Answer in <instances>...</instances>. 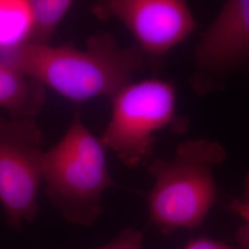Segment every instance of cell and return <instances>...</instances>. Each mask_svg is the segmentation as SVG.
Listing matches in <instances>:
<instances>
[{
	"label": "cell",
	"mask_w": 249,
	"mask_h": 249,
	"mask_svg": "<svg viewBox=\"0 0 249 249\" xmlns=\"http://www.w3.org/2000/svg\"><path fill=\"white\" fill-rule=\"evenodd\" d=\"M150 59L137 45L122 47L109 32L90 36L84 48L24 44L0 53V61L76 104L112 97Z\"/></svg>",
	"instance_id": "cell-1"
},
{
	"label": "cell",
	"mask_w": 249,
	"mask_h": 249,
	"mask_svg": "<svg viewBox=\"0 0 249 249\" xmlns=\"http://www.w3.org/2000/svg\"><path fill=\"white\" fill-rule=\"evenodd\" d=\"M226 155L221 143L196 139L179 143L169 159L149 161L155 181L147 196L150 218L160 231L171 233L202 224L217 198L214 169Z\"/></svg>",
	"instance_id": "cell-2"
},
{
	"label": "cell",
	"mask_w": 249,
	"mask_h": 249,
	"mask_svg": "<svg viewBox=\"0 0 249 249\" xmlns=\"http://www.w3.org/2000/svg\"><path fill=\"white\" fill-rule=\"evenodd\" d=\"M43 181L48 198L70 223L89 226L103 213V194L116 183L107 149L84 124L80 110L61 140L45 151Z\"/></svg>",
	"instance_id": "cell-3"
},
{
	"label": "cell",
	"mask_w": 249,
	"mask_h": 249,
	"mask_svg": "<svg viewBox=\"0 0 249 249\" xmlns=\"http://www.w3.org/2000/svg\"><path fill=\"white\" fill-rule=\"evenodd\" d=\"M112 114L100 140L125 166L149 163L156 133L177 111V92L167 80L146 79L127 84L110 97Z\"/></svg>",
	"instance_id": "cell-4"
},
{
	"label": "cell",
	"mask_w": 249,
	"mask_h": 249,
	"mask_svg": "<svg viewBox=\"0 0 249 249\" xmlns=\"http://www.w3.org/2000/svg\"><path fill=\"white\" fill-rule=\"evenodd\" d=\"M45 152L36 119L0 116V202L8 225L16 231L39 213Z\"/></svg>",
	"instance_id": "cell-5"
},
{
	"label": "cell",
	"mask_w": 249,
	"mask_h": 249,
	"mask_svg": "<svg viewBox=\"0 0 249 249\" xmlns=\"http://www.w3.org/2000/svg\"><path fill=\"white\" fill-rule=\"evenodd\" d=\"M99 19L116 18L132 34L150 58L160 57L196 30V19L182 0H104L91 6Z\"/></svg>",
	"instance_id": "cell-6"
},
{
	"label": "cell",
	"mask_w": 249,
	"mask_h": 249,
	"mask_svg": "<svg viewBox=\"0 0 249 249\" xmlns=\"http://www.w3.org/2000/svg\"><path fill=\"white\" fill-rule=\"evenodd\" d=\"M194 61L193 86L198 92L213 89L249 62V0L224 3L196 46Z\"/></svg>",
	"instance_id": "cell-7"
},
{
	"label": "cell",
	"mask_w": 249,
	"mask_h": 249,
	"mask_svg": "<svg viewBox=\"0 0 249 249\" xmlns=\"http://www.w3.org/2000/svg\"><path fill=\"white\" fill-rule=\"evenodd\" d=\"M46 99V88L42 83L0 61V108L9 117L36 119Z\"/></svg>",
	"instance_id": "cell-8"
},
{
	"label": "cell",
	"mask_w": 249,
	"mask_h": 249,
	"mask_svg": "<svg viewBox=\"0 0 249 249\" xmlns=\"http://www.w3.org/2000/svg\"><path fill=\"white\" fill-rule=\"evenodd\" d=\"M73 3L71 0H29L31 30L26 44L51 45L53 36Z\"/></svg>",
	"instance_id": "cell-9"
},
{
	"label": "cell",
	"mask_w": 249,
	"mask_h": 249,
	"mask_svg": "<svg viewBox=\"0 0 249 249\" xmlns=\"http://www.w3.org/2000/svg\"><path fill=\"white\" fill-rule=\"evenodd\" d=\"M30 30L29 0H0V53L26 44Z\"/></svg>",
	"instance_id": "cell-10"
},
{
	"label": "cell",
	"mask_w": 249,
	"mask_h": 249,
	"mask_svg": "<svg viewBox=\"0 0 249 249\" xmlns=\"http://www.w3.org/2000/svg\"><path fill=\"white\" fill-rule=\"evenodd\" d=\"M143 232L125 228L115 240L97 249H142Z\"/></svg>",
	"instance_id": "cell-11"
},
{
	"label": "cell",
	"mask_w": 249,
	"mask_h": 249,
	"mask_svg": "<svg viewBox=\"0 0 249 249\" xmlns=\"http://www.w3.org/2000/svg\"><path fill=\"white\" fill-rule=\"evenodd\" d=\"M183 249H232L230 246L220 241L209 238H196L187 243Z\"/></svg>",
	"instance_id": "cell-12"
},
{
	"label": "cell",
	"mask_w": 249,
	"mask_h": 249,
	"mask_svg": "<svg viewBox=\"0 0 249 249\" xmlns=\"http://www.w3.org/2000/svg\"><path fill=\"white\" fill-rule=\"evenodd\" d=\"M229 209L242 218L249 227V198H233L229 204Z\"/></svg>",
	"instance_id": "cell-13"
},
{
	"label": "cell",
	"mask_w": 249,
	"mask_h": 249,
	"mask_svg": "<svg viewBox=\"0 0 249 249\" xmlns=\"http://www.w3.org/2000/svg\"><path fill=\"white\" fill-rule=\"evenodd\" d=\"M236 239L240 249H249V227L247 224L239 228L236 232Z\"/></svg>",
	"instance_id": "cell-14"
},
{
	"label": "cell",
	"mask_w": 249,
	"mask_h": 249,
	"mask_svg": "<svg viewBox=\"0 0 249 249\" xmlns=\"http://www.w3.org/2000/svg\"><path fill=\"white\" fill-rule=\"evenodd\" d=\"M242 197L249 198V174L245 180V192H244V196Z\"/></svg>",
	"instance_id": "cell-15"
}]
</instances>
